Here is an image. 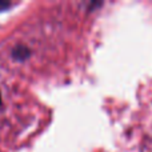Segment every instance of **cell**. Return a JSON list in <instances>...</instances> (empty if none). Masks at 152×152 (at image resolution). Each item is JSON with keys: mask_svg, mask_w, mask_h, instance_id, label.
<instances>
[{"mask_svg": "<svg viewBox=\"0 0 152 152\" xmlns=\"http://www.w3.org/2000/svg\"><path fill=\"white\" fill-rule=\"evenodd\" d=\"M0 104H1V95H0Z\"/></svg>", "mask_w": 152, "mask_h": 152, "instance_id": "cell-1", "label": "cell"}]
</instances>
